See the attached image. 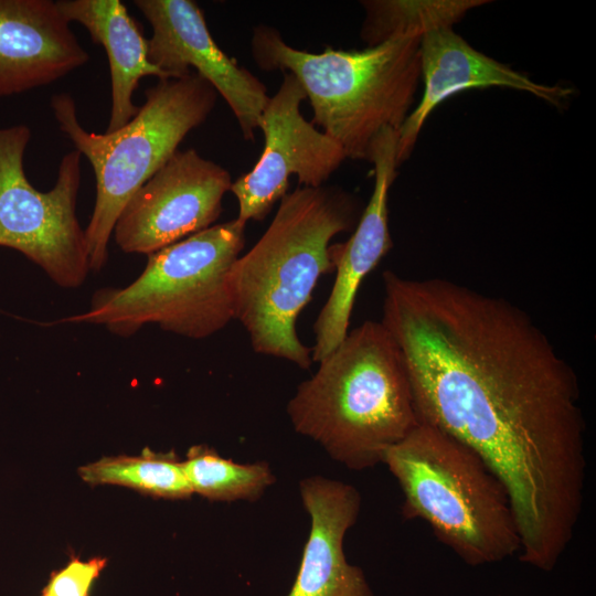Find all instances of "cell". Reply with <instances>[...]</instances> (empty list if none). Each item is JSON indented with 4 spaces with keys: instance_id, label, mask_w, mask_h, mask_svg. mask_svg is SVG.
I'll return each instance as SVG.
<instances>
[{
    "instance_id": "14",
    "label": "cell",
    "mask_w": 596,
    "mask_h": 596,
    "mask_svg": "<svg viewBox=\"0 0 596 596\" xmlns=\"http://www.w3.org/2000/svg\"><path fill=\"white\" fill-rule=\"evenodd\" d=\"M52 0H0V97L50 85L89 54Z\"/></svg>"
},
{
    "instance_id": "16",
    "label": "cell",
    "mask_w": 596,
    "mask_h": 596,
    "mask_svg": "<svg viewBox=\"0 0 596 596\" xmlns=\"http://www.w3.org/2000/svg\"><path fill=\"white\" fill-rule=\"evenodd\" d=\"M65 18L82 24L94 43L107 54L110 72L111 105L105 132L127 125L138 113L132 94L146 76L167 75L148 60V42L139 24L120 0H58Z\"/></svg>"
},
{
    "instance_id": "12",
    "label": "cell",
    "mask_w": 596,
    "mask_h": 596,
    "mask_svg": "<svg viewBox=\"0 0 596 596\" xmlns=\"http://www.w3.org/2000/svg\"><path fill=\"white\" fill-rule=\"evenodd\" d=\"M397 138L396 130L386 128L374 140L369 160L374 164L375 177L370 201L351 237L344 243L329 246L336 279L313 324L311 360L315 362L323 360L345 338L356 292L363 279L393 245L387 202L398 166Z\"/></svg>"
},
{
    "instance_id": "20",
    "label": "cell",
    "mask_w": 596,
    "mask_h": 596,
    "mask_svg": "<svg viewBox=\"0 0 596 596\" xmlns=\"http://www.w3.org/2000/svg\"><path fill=\"white\" fill-rule=\"evenodd\" d=\"M106 564L104 557L87 561L72 557L64 567L51 575L42 593L49 596H89L94 582Z\"/></svg>"
},
{
    "instance_id": "3",
    "label": "cell",
    "mask_w": 596,
    "mask_h": 596,
    "mask_svg": "<svg viewBox=\"0 0 596 596\" xmlns=\"http://www.w3.org/2000/svg\"><path fill=\"white\" fill-rule=\"evenodd\" d=\"M318 363L287 404L294 429L348 469L382 464L421 423L393 337L381 321H364Z\"/></svg>"
},
{
    "instance_id": "18",
    "label": "cell",
    "mask_w": 596,
    "mask_h": 596,
    "mask_svg": "<svg viewBox=\"0 0 596 596\" xmlns=\"http://www.w3.org/2000/svg\"><path fill=\"white\" fill-rule=\"evenodd\" d=\"M182 468L192 492L211 501L253 502L276 482L266 461L235 462L206 445L190 447Z\"/></svg>"
},
{
    "instance_id": "6",
    "label": "cell",
    "mask_w": 596,
    "mask_h": 596,
    "mask_svg": "<svg viewBox=\"0 0 596 596\" xmlns=\"http://www.w3.org/2000/svg\"><path fill=\"white\" fill-rule=\"evenodd\" d=\"M217 93L195 72L158 79L145 103L123 128L104 134L85 130L73 97L55 94L51 107L60 130L89 161L96 201L85 231L89 268L99 272L108 258L116 221L135 192L178 150L185 136L212 113Z\"/></svg>"
},
{
    "instance_id": "7",
    "label": "cell",
    "mask_w": 596,
    "mask_h": 596,
    "mask_svg": "<svg viewBox=\"0 0 596 596\" xmlns=\"http://www.w3.org/2000/svg\"><path fill=\"white\" fill-rule=\"evenodd\" d=\"M245 226L237 219L215 224L148 255L130 285L97 290L86 312L61 322L99 324L121 337L149 323L191 339L219 332L234 319L230 273Z\"/></svg>"
},
{
    "instance_id": "17",
    "label": "cell",
    "mask_w": 596,
    "mask_h": 596,
    "mask_svg": "<svg viewBox=\"0 0 596 596\" xmlns=\"http://www.w3.org/2000/svg\"><path fill=\"white\" fill-rule=\"evenodd\" d=\"M93 486L116 485L164 499H188L193 492L174 450L156 453L145 448L139 456L103 457L78 469Z\"/></svg>"
},
{
    "instance_id": "2",
    "label": "cell",
    "mask_w": 596,
    "mask_h": 596,
    "mask_svg": "<svg viewBox=\"0 0 596 596\" xmlns=\"http://www.w3.org/2000/svg\"><path fill=\"white\" fill-rule=\"evenodd\" d=\"M356 200L333 187H298L279 203L267 230L233 264L230 288L237 319L255 352L309 369L311 348L296 321L319 278L333 270L330 241L356 225Z\"/></svg>"
},
{
    "instance_id": "5",
    "label": "cell",
    "mask_w": 596,
    "mask_h": 596,
    "mask_svg": "<svg viewBox=\"0 0 596 596\" xmlns=\"http://www.w3.org/2000/svg\"><path fill=\"white\" fill-rule=\"evenodd\" d=\"M402 493V514L428 524L467 565L519 554L520 536L508 490L470 447L426 423L392 446L383 462Z\"/></svg>"
},
{
    "instance_id": "4",
    "label": "cell",
    "mask_w": 596,
    "mask_h": 596,
    "mask_svg": "<svg viewBox=\"0 0 596 596\" xmlns=\"http://www.w3.org/2000/svg\"><path fill=\"white\" fill-rule=\"evenodd\" d=\"M422 34L395 35L363 50L310 53L288 45L270 26L258 25L252 38L253 60L264 71L296 77L313 117L344 151L345 158L370 160L379 134L398 132L409 115L421 78Z\"/></svg>"
},
{
    "instance_id": "1",
    "label": "cell",
    "mask_w": 596,
    "mask_h": 596,
    "mask_svg": "<svg viewBox=\"0 0 596 596\" xmlns=\"http://www.w3.org/2000/svg\"><path fill=\"white\" fill-rule=\"evenodd\" d=\"M381 322L416 412L475 450L505 486L519 560L551 572L579 520L585 421L573 366L520 307L450 279L385 270Z\"/></svg>"
},
{
    "instance_id": "21",
    "label": "cell",
    "mask_w": 596,
    "mask_h": 596,
    "mask_svg": "<svg viewBox=\"0 0 596 596\" xmlns=\"http://www.w3.org/2000/svg\"><path fill=\"white\" fill-rule=\"evenodd\" d=\"M41 596H49V595H46V594H44V593H41Z\"/></svg>"
},
{
    "instance_id": "19",
    "label": "cell",
    "mask_w": 596,
    "mask_h": 596,
    "mask_svg": "<svg viewBox=\"0 0 596 596\" xmlns=\"http://www.w3.org/2000/svg\"><path fill=\"white\" fill-rule=\"evenodd\" d=\"M485 2L487 1H364L362 3L366 10V18L362 28V38L371 46L395 35L423 34L437 25L453 26L468 10Z\"/></svg>"
},
{
    "instance_id": "11",
    "label": "cell",
    "mask_w": 596,
    "mask_h": 596,
    "mask_svg": "<svg viewBox=\"0 0 596 596\" xmlns=\"http://www.w3.org/2000/svg\"><path fill=\"white\" fill-rule=\"evenodd\" d=\"M134 4L152 29L148 60L168 78L183 77L194 68L230 106L244 139L253 140L269 99L267 89L217 46L201 8L192 0H135Z\"/></svg>"
},
{
    "instance_id": "13",
    "label": "cell",
    "mask_w": 596,
    "mask_h": 596,
    "mask_svg": "<svg viewBox=\"0 0 596 596\" xmlns=\"http://www.w3.org/2000/svg\"><path fill=\"white\" fill-rule=\"evenodd\" d=\"M421 77L424 92L397 132V162L405 161L432 111L445 99L469 89L507 87L530 93L561 106L573 91L558 85L533 82L488 55L477 51L453 26L437 25L425 31L419 41Z\"/></svg>"
},
{
    "instance_id": "8",
    "label": "cell",
    "mask_w": 596,
    "mask_h": 596,
    "mask_svg": "<svg viewBox=\"0 0 596 596\" xmlns=\"http://www.w3.org/2000/svg\"><path fill=\"white\" fill-rule=\"evenodd\" d=\"M30 139L26 125L0 128V246L23 254L60 287L77 288L91 270L76 215L82 155H64L54 187L42 192L24 172Z\"/></svg>"
},
{
    "instance_id": "9",
    "label": "cell",
    "mask_w": 596,
    "mask_h": 596,
    "mask_svg": "<svg viewBox=\"0 0 596 596\" xmlns=\"http://www.w3.org/2000/svg\"><path fill=\"white\" fill-rule=\"evenodd\" d=\"M232 183L219 163L177 150L124 206L113 232L117 246L150 255L212 226Z\"/></svg>"
},
{
    "instance_id": "15",
    "label": "cell",
    "mask_w": 596,
    "mask_h": 596,
    "mask_svg": "<svg viewBox=\"0 0 596 596\" xmlns=\"http://www.w3.org/2000/svg\"><path fill=\"white\" fill-rule=\"evenodd\" d=\"M298 488L310 530L286 596H374L363 571L350 564L343 551L361 510L358 489L322 476L306 477Z\"/></svg>"
},
{
    "instance_id": "10",
    "label": "cell",
    "mask_w": 596,
    "mask_h": 596,
    "mask_svg": "<svg viewBox=\"0 0 596 596\" xmlns=\"http://www.w3.org/2000/svg\"><path fill=\"white\" fill-rule=\"evenodd\" d=\"M304 99L306 94L299 82L285 73L259 118L258 128L265 139L263 152L254 168L230 189L238 201V221L246 224L265 219L288 193L291 175L304 187H322L347 159L339 143L301 115Z\"/></svg>"
}]
</instances>
